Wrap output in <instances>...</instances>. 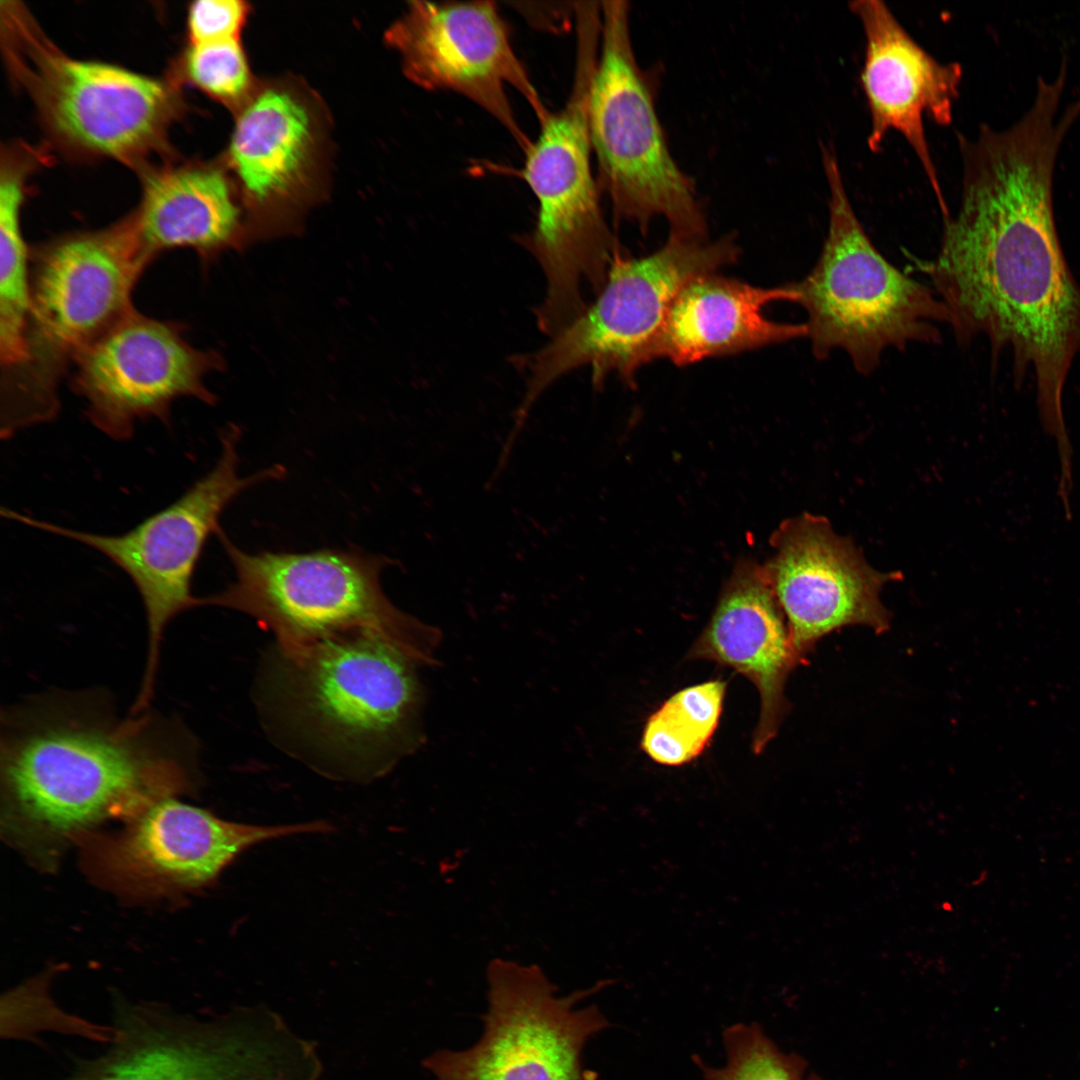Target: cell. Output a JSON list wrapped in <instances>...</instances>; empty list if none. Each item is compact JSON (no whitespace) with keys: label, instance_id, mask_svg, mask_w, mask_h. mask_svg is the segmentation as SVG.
<instances>
[{"label":"cell","instance_id":"ffe728a7","mask_svg":"<svg viewBox=\"0 0 1080 1080\" xmlns=\"http://www.w3.org/2000/svg\"><path fill=\"white\" fill-rule=\"evenodd\" d=\"M795 301L786 284L764 288L711 272L690 280L673 301L651 351L678 366L807 337L805 323L764 314L767 305Z\"/></svg>","mask_w":1080,"mask_h":1080},{"label":"cell","instance_id":"52a82bcc","mask_svg":"<svg viewBox=\"0 0 1080 1080\" xmlns=\"http://www.w3.org/2000/svg\"><path fill=\"white\" fill-rule=\"evenodd\" d=\"M282 662L283 701L321 748L383 772L423 743V666L387 638L345 636Z\"/></svg>","mask_w":1080,"mask_h":1080},{"label":"cell","instance_id":"6da1fadb","mask_svg":"<svg viewBox=\"0 0 1080 1080\" xmlns=\"http://www.w3.org/2000/svg\"><path fill=\"white\" fill-rule=\"evenodd\" d=\"M1036 89L1011 126L958 136L962 193L944 217L939 252L924 264L960 345L988 338L1009 347L1019 384L1033 369L1041 424L1058 450L1070 447L1062 395L1080 351V287L1066 261L1053 211V175L1080 106Z\"/></svg>","mask_w":1080,"mask_h":1080},{"label":"cell","instance_id":"8fae6325","mask_svg":"<svg viewBox=\"0 0 1080 1080\" xmlns=\"http://www.w3.org/2000/svg\"><path fill=\"white\" fill-rule=\"evenodd\" d=\"M238 439L239 431L234 427L224 431L220 457L208 473L174 502L119 535L79 531L8 508L1 510L7 519L98 551L129 576L141 597L148 631L145 669L133 704L136 710L147 709L153 697L167 625L182 612L199 606V597L192 594L193 577L208 538L221 528V514L248 487L285 473L281 466H273L240 476Z\"/></svg>","mask_w":1080,"mask_h":1080},{"label":"cell","instance_id":"8992f818","mask_svg":"<svg viewBox=\"0 0 1080 1080\" xmlns=\"http://www.w3.org/2000/svg\"><path fill=\"white\" fill-rule=\"evenodd\" d=\"M829 188L828 234L813 269L788 283L807 313V337L817 360L836 349L869 375L889 347L937 343L935 323H948L943 302L877 250L849 200L835 152L822 147Z\"/></svg>","mask_w":1080,"mask_h":1080},{"label":"cell","instance_id":"5b68a950","mask_svg":"<svg viewBox=\"0 0 1080 1080\" xmlns=\"http://www.w3.org/2000/svg\"><path fill=\"white\" fill-rule=\"evenodd\" d=\"M235 571L224 590L199 597L252 616L273 632L283 657L325 641L374 633L395 643L422 666L438 664L440 631L396 606L380 574L388 562L359 551L246 553L220 528L216 534Z\"/></svg>","mask_w":1080,"mask_h":1080},{"label":"cell","instance_id":"277c9868","mask_svg":"<svg viewBox=\"0 0 1080 1080\" xmlns=\"http://www.w3.org/2000/svg\"><path fill=\"white\" fill-rule=\"evenodd\" d=\"M150 260L133 216L102 230L63 236L38 250L26 357L2 376L3 437L57 416L62 373L133 309L132 289Z\"/></svg>","mask_w":1080,"mask_h":1080},{"label":"cell","instance_id":"ba28073f","mask_svg":"<svg viewBox=\"0 0 1080 1080\" xmlns=\"http://www.w3.org/2000/svg\"><path fill=\"white\" fill-rule=\"evenodd\" d=\"M103 1052L58 1080H316L312 1046L264 1009L202 1017L115 998Z\"/></svg>","mask_w":1080,"mask_h":1080},{"label":"cell","instance_id":"83f0119b","mask_svg":"<svg viewBox=\"0 0 1080 1080\" xmlns=\"http://www.w3.org/2000/svg\"><path fill=\"white\" fill-rule=\"evenodd\" d=\"M248 6L237 0H201L190 4L187 27L190 44L239 39Z\"/></svg>","mask_w":1080,"mask_h":1080},{"label":"cell","instance_id":"9a60e30c","mask_svg":"<svg viewBox=\"0 0 1080 1080\" xmlns=\"http://www.w3.org/2000/svg\"><path fill=\"white\" fill-rule=\"evenodd\" d=\"M387 40L399 52L411 81L469 99L527 151L532 141L517 121L506 88L521 94L539 123L550 111L515 53L509 26L495 2H411L387 32Z\"/></svg>","mask_w":1080,"mask_h":1080},{"label":"cell","instance_id":"ac0fdd59","mask_svg":"<svg viewBox=\"0 0 1080 1080\" xmlns=\"http://www.w3.org/2000/svg\"><path fill=\"white\" fill-rule=\"evenodd\" d=\"M865 36L861 84L870 114L867 145L881 149L891 131L903 136L917 156L943 216L948 209L924 130L928 117L941 126L953 120L962 66L943 63L927 52L879 0L849 3Z\"/></svg>","mask_w":1080,"mask_h":1080},{"label":"cell","instance_id":"3957f363","mask_svg":"<svg viewBox=\"0 0 1080 1080\" xmlns=\"http://www.w3.org/2000/svg\"><path fill=\"white\" fill-rule=\"evenodd\" d=\"M573 81L563 107L549 112L525 154L521 177L538 201L533 230L521 243L540 264L546 279L538 327L553 335L587 306L584 284L603 286L618 246L605 220L602 193L592 170L590 95L601 33L597 7L575 11Z\"/></svg>","mask_w":1080,"mask_h":1080},{"label":"cell","instance_id":"4fadbf2b","mask_svg":"<svg viewBox=\"0 0 1080 1080\" xmlns=\"http://www.w3.org/2000/svg\"><path fill=\"white\" fill-rule=\"evenodd\" d=\"M487 1011L480 1039L423 1061L435 1080H595L583 1066L587 1042L608 1021L595 1005L578 1008L609 984L558 996L537 965L494 959L487 967Z\"/></svg>","mask_w":1080,"mask_h":1080},{"label":"cell","instance_id":"2e32d148","mask_svg":"<svg viewBox=\"0 0 1080 1080\" xmlns=\"http://www.w3.org/2000/svg\"><path fill=\"white\" fill-rule=\"evenodd\" d=\"M75 365L73 387L91 423L113 440L126 441L138 420L167 422L176 399L215 403L204 377L222 367V359L193 347L175 324L132 309L86 348Z\"/></svg>","mask_w":1080,"mask_h":1080},{"label":"cell","instance_id":"30bf717a","mask_svg":"<svg viewBox=\"0 0 1080 1080\" xmlns=\"http://www.w3.org/2000/svg\"><path fill=\"white\" fill-rule=\"evenodd\" d=\"M738 256L729 236L708 241L671 232L664 245L648 255L628 257L617 251L592 304L544 347L518 360L528 380L515 427L522 428L543 391L574 369L591 368L595 386L611 373L632 383L638 369L651 361L654 342L680 290Z\"/></svg>","mask_w":1080,"mask_h":1080},{"label":"cell","instance_id":"484cf974","mask_svg":"<svg viewBox=\"0 0 1080 1080\" xmlns=\"http://www.w3.org/2000/svg\"><path fill=\"white\" fill-rule=\"evenodd\" d=\"M48 975L34 977L18 985L2 998V1017L7 1022L22 1020L1 1031L7 1038L32 1039L38 1030H56L107 1043L110 1025H99L64 1012L50 996Z\"/></svg>","mask_w":1080,"mask_h":1080},{"label":"cell","instance_id":"44dd1931","mask_svg":"<svg viewBox=\"0 0 1080 1080\" xmlns=\"http://www.w3.org/2000/svg\"><path fill=\"white\" fill-rule=\"evenodd\" d=\"M316 147L304 102L279 87L261 91L242 110L229 158L259 226L293 203L305 185Z\"/></svg>","mask_w":1080,"mask_h":1080},{"label":"cell","instance_id":"d6986e66","mask_svg":"<svg viewBox=\"0 0 1080 1080\" xmlns=\"http://www.w3.org/2000/svg\"><path fill=\"white\" fill-rule=\"evenodd\" d=\"M688 656L731 667L755 685L760 714L752 748L761 753L788 711L784 691L789 674L806 664L794 648L764 566L744 562L734 570Z\"/></svg>","mask_w":1080,"mask_h":1080},{"label":"cell","instance_id":"d4e9b609","mask_svg":"<svg viewBox=\"0 0 1080 1080\" xmlns=\"http://www.w3.org/2000/svg\"><path fill=\"white\" fill-rule=\"evenodd\" d=\"M726 1065L712 1068L696 1056L705 1080H819L806 1062L782 1052L756 1024H735L723 1033Z\"/></svg>","mask_w":1080,"mask_h":1080},{"label":"cell","instance_id":"603a6c76","mask_svg":"<svg viewBox=\"0 0 1080 1080\" xmlns=\"http://www.w3.org/2000/svg\"><path fill=\"white\" fill-rule=\"evenodd\" d=\"M24 168L7 160L0 179V356L3 375L26 357L31 305L28 254L20 227Z\"/></svg>","mask_w":1080,"mask_h":1080},{"label":"cell","instance_id":"4316f807","mask_svg":"<svg viewBox=\"0 0 1080 1080\" xmlns=\"http://www.w3.org/2000/svg\"><path fill=\"white\" fill-rule=\"evenodd\" d=\"M184 69L194 86L225 104H237L251 86L248 63L238 39L190 44Z\"/></svg>","mask_w":1080,"mask_h":1080},{"label":"cell","instance_id":"7402d4cb","mask_svg":"<svg viewBox=\"0 0 1080 1080\" xmlns=\"http://www.w3.org/2000/svg\"><path fill=\"white\" fill-rule=\"evenodd\" d=\"M241 212L228 179L217 168L182 166L146 177L140 207L133 215L150 258L172 248H192L211 256L244 240Z\"/></svg>","mask_w":1080,"mask_h":1080},{"label":"cell","instance_id":"7c38bea8","mask_svg":"<svg viewBox=\"0 0 1080 1080\" xmlns=\"http://www.w3.org/2000/svg\"><path fill=\"white\" fill-rule=\"evenodd\" d=\"M9 58L49 130L81 152L136 161L157 149L178 110L167 83L71 58L10 7Z\"/></svg>","mask_w":1080,"mask_h":1080},{"label":"cell","instance_id":"e0dca14e","mask_svg":"<svg viewBox=\"0 0 1080 1080\" xmlns=\"http://www.w3.org/2000/svg\"><path fill=\"white\" fill-rule=\"evenodd\" d=\"M771 545L774 553L764 568L805 663L823 637L843 627L888 631L891 615L880 593L886 583L900 580L901 573L872 568L855 544L837 535L822 516L786 520Z\"/></svg>","mask_w":1080,"mask_h":1080},{"label":"cell","instance_id":"9c48e42d","mask_svg":"<svg viewBox=\"0 0 1080 1080\" xmlns=\"http://www.w3.org/2000/svg\"><path fill=\"white\" fill-rule=\"evenodd\" d=\"M599 55L590 95V139L600 191L615 219L645 231L663 217L670 232L706 238L695 183L677 164L656 111V73L638 63L626 0L600 1Z\"/></svg>","mask_w":1080,"mask_h":1080},{"label":"cell","instance_id":"7a4b0ae2","mask_svg":"<svg viewBox=\"0 0 1080 1080\" xmlns=\"http://www.w3.org/2000/svg\"><path fill=\"white\" fill-rule=\"evenodd\" d=\"M1 826L34 864L109 820L191 792L197 749L184 724L148 709L120 717L96 691L54 692L2 713Z\"/></svg>","mask_w":1080,"mask_h":1080},{"label":"cell","instance_id":"cb8c5ba5","mask_svg":"<svg viewBox=\"0 0 1080 1080\" xmlns=\"http://www.w3.org/2000/svg\"><path fill=\"white\" fill-rule=\"evenodd\" d=\"M726 682L710 680L672 695L648 719L641 741L657 763L682 765L710 742L719 722Z\"/></svg>","mask_w":1080,"mask_h":1080},{"label":"cell","instance_id":"5bb4252c","mask_svg":"<svg viewBox=\"0 0 1080 1080\" xmlns=\"http://www.w3.org/2000/svg\"><path fill=\"white\" fill-rule=\"evenodd\" d=\"M120 832H90L76 840L87 873L104 888L132 898H159L207 887L244 850L279 837L325 833L327 822L258 826L162 798L125 822Z\"/></svg>","mask_w":1080,"mask_h":1080}]
</instances>
